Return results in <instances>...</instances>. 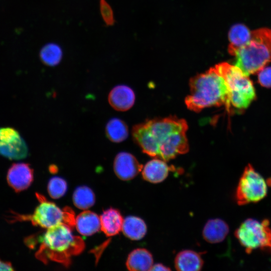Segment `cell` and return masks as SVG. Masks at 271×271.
<instances>
[{
	"instance_id": "19",
	"label": "cell",
	"mask_w": 271,
	"mask_h": 271,
	"mask_svg": "<svg viewBox=\"0 0 271 271\" xmlns=\"http://www.w3.org/2000/svg\"><path fill=\"white\" fill-rule=\"evenodd\" d=\"M251 32L244 24H236L232 26L228 33L230 41L229 53L234 55L235 52L249 40Z\"/></svg>"
},
{
	"instance_id": "14",
	"label": "cell",
	"mask_w": 271,
	"mask_h": 271,
	"mask_svg": "<svg viewBox=\"0 0 271 271\" xmlns=\"http://www.w3.org/2000/svg\"><path fill=\"white\" fill-rule=\"evenodd\" d=\"M100 220V229L108 237L115 235L122 230L123 219L116 209L110 208L103 211Z\"/></svg>"
},
{
	"instance_id": "25",
	"label": "cell",
	"mask_w": 271,
	"mask_h": 271,
	"mask_svg": "<svg viewBox=\"0 0 271 271\" xmlns=\"http://www.w3.org/2000/svg\"><path fill=\"white\" fill-rule=\"evenodd\" d=\"M258 72V80L259 84L263 87H271V67H264Z\"/></svg>"
},
{
	"instance_id": "11",
	"label": "cell",
	"mask_w": 271,
	"mask_h": 271,
	"mask_svg": "<svg viewBox=\"0 0 271 271\" xmlns=\"http://www.w3.org/2000/svg\"><path fill=\"white\" fill-rule=\"evenodd\" d=\"M143 168V166L136 157L127 152L119 153L114 160V173L122 180L128 181L133 179Z\"/></svg>"
},
{
	"instance_id": "20",
	"label": "cell",
	"mask_w": 271,
	"mask_h": 271,
	"mask_svg": "<svg viewBox=\"0 0 271 271\" xmlns=\"http://www.w3.org/2000/svg\"><path fill=\"white\" fill-rule=\"evenodd\" d=\"M147 230L145 221L140 217L129 216L123 220L122 231L127 237L131 240L141 239L146 235Z\"/></svg>"
},
{
	"instance_id": "23",
	"label": "cell",
	"mask_w": 271,
	"mask_h": 271,
	"mask_svg": "<svg viewBox=\"0 0 271 271\" xmlns=\"http://www.w3.org/2000/svg\"><path fill=\"white\" fill-rule=\"evenodd\" d=\"M40 59L45 65L54 66L58 65L62 57V51L58 45L49 43L44 46L40 53Z\"/></svg>"
},
{
	"instance_id": "16",
	"label": "cell",
	"mask_w": 271,
	"mask_h": 271,
	"mask_svg": "<svg viewBox=\"0 0 271 271\" xmlns=\"http://www.w3.org/2000/svg\"><path fill=\"white\" fill-rule=\"evenodd\" d=\"M153 265L152 254L145 248H137L128 255L126 262L127 269L131 271L150 270Z\"/></svg>"
},
{
	"instance_id": "4",
	"label": "cell",
	"mask_w": 271,
	"mask_h": 271,
	"mask_svg": "<svg viewBox=\"0 0 271 271\" xmlns=\"http://www.w3.org/2000/svg\"><path fill=\"white\" fill-rule=\"evenodd\" d=\"M234 65L246 75L258 72L271 62V29L251 31L248 41L234 54Z\"/></svg>"
},
{
	"instance_id": "6",
	"label": "cell",
	"mask_w": 271,
	"mask_h": 271,
	"mask_svg": "<svg viewBox=\"0 0 271 271\" xmlns=\"http://www.w3.org/2000/svg\"><path fill=\"white\" fill-rule=\"evenodd\" d=\"M37 197L40 203L33 214L22 215L12 211L8 218L9 222L29 221L34 225L46 229L61 224H65L71 227L75 225V218L70 208L67 207L62 210L41 195L38 194Z\"/></svg>"
},
{
	"instance_id": "26",
	"label": "cell",
	"mask_w": 271,
	"mask_h": 271,
	"mask_svg": "<svg viewBox=\"0 0 271 271\" xmlns=\"http://www.w3.org/2000/svg\"><path fill=\"white\" fill-rule=\"evenodd\" d=\"M100 6L103 19L107 24H111L113 22V19L110 6L105 0H100Z\"/></svg>"
},
{
	"instance_id": "17",
	"label": "cell",
	"mask_w": 271,
	"mask_h": 271,
	"mask_svg": "<svg viewBox=\"0 0 271 271\" xmlns=\"http://www.w3.org/2000/svg\"><path fill=\"white\" fill-rule=\"evenodd\" d=\"M229 232L227 223L220 219L209 220L203 230V236L207 242L216 243L223 241Z\"/></svg>"
},
{
	"instance_id": "1",
	"label": "cell",
	"mask_w": 271,
	"mask_h": 271,
	"mask_svg": "<svg viewBox=\"0 0 271 271\" xmlns=\"http://www.w3.org/2000/svg\"><path fill=\"white\" fill-rule=\"evenodd\" d=\"M187 129L185 120L170 116L134 125L132 136L144 153L168 161L188 152Z\"/></svg>"
},
{
	"instance_id": "15",
	"label": "cell",
	"mask_w": 271,
	"mask_h": 271,
	"mask_svg": "<svg viewBox=\"0 0 271 271\" xmlns=\"http://www.w3.org/2000/svg\"><path fill=\"white\" fill-rule=\"evenodd\" d=\"M75 226L81 235H91L100 229V217L93 212L84 211L75 218Z\"/></svg>"
},
{
	"instance_id": "7",
	"label": "cell",
	"mask_w": 271,
	"mask_h": 271,
	"mask_svg": "<svg viewBox=\"0 0 271 271\" xmlns=\"http://www.w3.org/2000/svg\"><path fill=\"white\" fill-rule=\"evenodd\" d=\"M269 225L268 219L260 222L248 218L236 230L235 236L247 253L258 248L271 251V229Z\"/></svg>"
},
{
	"instance_id": "27",
	"label": "cell",
	"mask_w": 271,
	"mask_h": 271,
	"mask_svg": "<svg viewBox=\"0 0 271 271\" xmlns=\"http://www.w3.org/2000/svg\"><path fill=\"white\" fill-rule=\"evenodd\" d=\"M14 268L10 262L0 259V270H13Z\"/></svg>"
},
{
	"instance_id": "18",
	"label": "cell",
	"mask_w": 271,
	"mask_h": 271,
	"mask_svg": "<svg viewBox=\"0 0 271 271\" xmlns=\"http://www.w3.org/2000/svg\"><path fill=\"white\" fill-rule=\"evenodd\" d=\"M203 260L200 255L191 250L179 252L175 259V266L180 271H198L203 266Z\"/></svg>"
},
{
	"instance_id": "8",
	"label": "cell",
	"mask_w": 271,
	"mask_h": 271,
	"mask_svg": "<svg viewBox=\"0 0 271 271\" xmlns=\"http://www.w3.org/2000/svg\"><path fill=\"white\" fill-rule=\"evenodd\" d=\"M267 193V186L263 178L250 164L244 169L236 191V199L239 205L257 202Z\"/></svg>"
},
{
	"instance_id": "28",
	"label": "cell",
	"mask_w": 271,
	"mask_h": 271,
	"mask_svg": "<svg viewBox=\"0 0 271 271\" xmlns=\"http://www.w3.org/2000/svg\"><path fill=\"white\" fill-rule=\"evenodd\" d=\"M171 269L162 263H157L153 265L150 270H170Z\"/></svg>"
},
{
	"instance_id": "2",
	"label": "cell",
	"mask_w": 271,
	"mask_h": 271,
	"mask_svg": "<svg viewBox=\"0 0 271 271\" xmlns=\"http://www.w3.org/2000/svg\"><path fill=\"white\" fill-rule=\"evenodd\" d=\"M38 240L40 245L35 256L45 263L53 261L68 266L71 257L80 253L85 247L82 239L74 235L71 227L65 224L47 229Z\"/></svg>"
},
{
	"instance_id": "10",
	"label": "cell",
	"mask_w": 271,
	"mask_h": 271,
	"mask_svg": "<svg viewBox=\"0 0 271 271\" xmlns=\"http://www.w3.org/2000/svg\"><path fill=\"white\" fill-rule=\"evenodd\" d=\"M33 179V170L29 164H13L7 173L8 183L16 192H20L28 188Z\"/></svg>"
},
{
	"instance_id": "3",
	"label": "cell",
	"mask_w": 271,
	"mask_h": 271,
	"mask_svg": "<svg viewBox=\"0 0 271 271\" xmlns=\"http://www.w3.org/2000/svg\"><path fill=\"white\" fill-rule=\"evenodd\" d=\"M189 86L190 93L185 100L189 109L199 112L205 108L224 105L229 112L228 89L224 78L215 68L192 78Z\"/></svg>"
},
{
	"instance_id": "24",
	"label": "cell",
	"mask_w": 271,
	"mask_h": 271,
	"mask_svg": "<svg viewBox=\"0 0 271 271\" xmlns=\"http://www.w3.org/2000/svg\"><path fill=\"white\" fill-rule=\"evenodd\" d=\"M47 189L51 198L58 199L62 197L66 192L67 184L65 180L62 178L54 177L49 180Z\"/></svg>"
},
{
	"instance_id": "21",
	"label": "cell",
	"mask_w": 271,
	"mask_h": 271,
	"mask_svg": "<svg viewBox=\"0 0 271 271\" xmlns=\"http://www.w3.org/2000/svg\"><path fill=\"white\" fill-rule=\"evenodd\" d=\"M107 138L112 142L120 143L128 137V129L126 124L118 118L110 119L105 127Z\"/></svg>"
},
{
	"instance_id": "22",
	"label": "cell",
	"mask_w": 271,
	"mask_h": 271,
	"mask_svg": "<svg viewBox=\"0 0 271 271\" xmlns=\"http://www.w3.org/2000/svg\"><path fill=\"white\" fill-rule=\"evenodd\" d=\"M74 205L80 209H87L92 207L95 200V195L92 190L87 186L77 187L73 194Z\"/></svg>"
},
{
	"instance_id": "12",
	"label": "cell",
	"mask_w": 271,
	"mask_h": 271,
	"mask_svg": "<svg viewBox=\"0 0 271 271\" xmlns=\"http://www.w3.org/2000/svg\"><path fill=\"white\" fill-rule=\"evenodd\" d=\"M108 100L115 110L125 111L129 109L134 104L135 94L129 87L124 85H117L109 92Z\"/></svg>"
},
{
	"instance_id": "9",
	"label": "cell",
	"mask_w": 271,
	"mask_h": 271,
	"mask_svg": "<svg viewBox=\"0 0 271 271\" xmlns=\"http://www.w3.org/2000/svg\"><path fill=\"white\" fill-rule=\"evenodd\" d=\"M29 150L18 130L11 127H0V155L10 160L26 158Z\"/></svg>"
},
{
	"instance_id": "5",
	"label": "cell",
	"mask_w": 271,
	"mask_h": 271,
	"mask_svg": "<svg viewBox=\"0 0 271 271\" xmlns=\"http://www.w3.org/2000/svg\"><path fill=\"white\" fill-rule=\"evenodd\" d=\"M223 77L228 91L230 111L246 109L254 100L255 90L248 76L236 66L222 63L215 67Z\"/></svg>"
},
{
	"instance_id": "13",
	"label": "cell",
	"mask_w": 271,
	"mask_h": 271,
	"mask_svg": "<svg viewBox=\"0 0 271 271\" xmlns=\"http://www.w3.org/2000/svg\"><path fill=\"white\" fill-rule=\"evenodd\" d=\"M171 168L160 159H153L148 162L142 170L143 178L152 183L163 181L168 176Z\"/></svg>"
}]
</instances>
